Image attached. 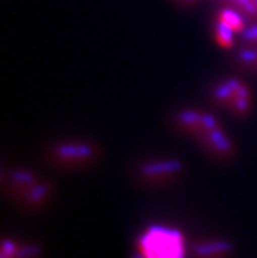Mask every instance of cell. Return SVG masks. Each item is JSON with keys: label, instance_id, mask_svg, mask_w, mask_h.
Here are the masks:
<instances>
[{"label": "cell", "instance_id": "4", "mask_svg": "<svg viewBox=\"0 0 257 258\" xmlns=\"http://www.w3.org/2000/svg\"><path fill=\"white\" fill-rule=\"evenodd\" d=\"M138 172H139V176L148 182H167L181 173L182 164L176 159L151 160L142 164Z\"/></svg>", "mask_w": 257, "mask_h": 258}, {"label": "cell", "instance_id": "11", "mask_svg": "<svg viewBox=\"0 0 257 258\" xmlns=\"http://www.w3.org/2000/svg\"><path fill=\"white\" fill-rule=\"evenodd\" d=\"M253 2H254V3H256V6H257V0H253Z\"/></svg>", "mask_w": 257, "mask_h": 258}, {"label": "cell", "instance_id": "1", "mask_svg": "<svg viewBox=\"0 0 257 258\" xmlns=\"http://www.w3.org/2000/svg\"><path fill=\"white\" fill-rule=\"evenodd\" d=\"M185 240L177 229L152 226L138 237L131 258H185Z\"/></svg>", "mask_w": 257, "mask_h": 258}, {"label": "cell", "instance_id": "10", "mask_svg": "<svg viewBox=\"0 0 257 258\" xmlns=\"http://www.w3.org/2000/svg\"><path fill=\"white\" fill-rule=\"evenodd\" d=\"M179 2H181V3H186V4H192L194 3L195 0H179Z\"/></svg>", "mask_w": 257, "mask_h": 258}, {"label": "cell", "instance_id": "7", "mask_svg": "<svg viewBox=\"0 0 257 258\" xmlns=\"http://www.w3.org/2000/svg\"><path fill=\"white\" fill-rule=\"evenodd\" d=\"M231 252V245L223 240H212L197 244L194 248L198 258H223Z\"/></svg>", "mask_w": 257, "mask_h": 258}, {"label": "cell", "instance_id": "6", "mask_svg": "<svg viewBox=\"0 0 257 258\" xmlns=\"http://www.w3.org/2000/svg\"><path fill=\"white\" fill-rule=\"evenodd\" d=\"M20 194H21V198H23L29 206H41L45 201H47V198H49L50 194H52V185L38 180L37 182L30 185V186L21 190Z\"/></svg>", "mask_w": 257, "mask_h": 258}, {"label": "cell", "instance_id": "8", "mask_svg": "<svg viewBox=\"0 0 257 258\" xmlns=\"http://www.w3.org/2000/svg\"><path fill=\"white\" fill-rule=\"evenodd\" d=\"M217 21L225 24L234 33H243L244 32V20L241 17L239 12L234 8H225V10L219 11L217 15Z\"/></svg>", "mask_w": 257, "mask_h": 258}, {"label": "cell", "instance_id": "2", "mask_svg": "<svg viewBox=\"0 0 257 258\" xmlns=\"http://www.w3.org/2000/svg\"><path fill=\"white\" fill-rule=\"evenodd\" d=\"M213 98L235 115L243 117L251 109V91L239 79H226L213 89Z\"/></svg>", "mask_w": 257, "mask_h": 258}, {"label": "cell", "instance_id": "9", "mask_svg": "<svg viewBox=\"0 0 257 258\" xmlns=\"http://www.w3.org/2000/svg\"><path fill=\"white\" fill-rule=\"evenodd\" d=\"M214 38L223 49H230L234 45V32L219 21H215L214 24Z\"/></svg>", "mask_w": 257, "mask_h": 258}, {"label": "cell", "instance_id": "3", "mask_svg": "<svg viewBox=\"0 0 257 258\" xmlns=\"http://www.w3.org/2000/svg\"><path fill=\"white\" fill-rule=\"evenodd\" d=\"M96 157V148L87 142H62L53 147V159L67 167H78Z\"/></svg>", "mask_w": 257, "mask_h": 258}, {"label": "cell", "instance_id": "5", "mask_svg": "<svg viewBox=\"0 0 257 258\" xmlns=\"http://www.w3.org/2000/svg\"><path fill=\"white\" fill-rule=\"evenodd\" d=\"M201 144L210 151V154L217 157H230L234 152V144L231 139L226 134L222 126L214 128L210 133L199 139Z\"/></svg>", "mask_w": 257, "mask_h": 258}]
</instances>
